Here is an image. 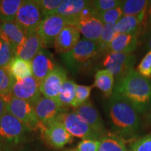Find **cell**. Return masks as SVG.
Here are the masks:
<instances>
[{"instance_id": "40", "label": "cell", "mask_w": 151, "mask_h": 151, "mask_svg": "<svg viewBox=\"0 0 151 151\" xmlns=\"http://www.w3.org/2000/svg\"><path fill=\"white\" fill-rule=\"evenodd\" d=\"M6 112V104L4 100L0 97V118Z\"/></svg>"}, {"instance_id": "36", "label": "cell", "mask_w": 151, "mask_h": 151, "mask_svg": "<svg viewBox=\"0 0 151 151\" xmlns=\"http://www.w3.org/2000/svg\"><path fill=\"white\" fill-rule=\"evenodd\" d=\"M136 71L145 78H151V50H149L143 57Z\"/></svg>"}, {"instance_id": "15", "label": "cell", "mask_w": 151, "mask_h": 151, "mask_svg": "<svg viewBox=\"0 0 151 151\" xmlns=\"http://www.w3.org/2000/svg\"><path fill=\"white\" fill-rule=\"evenodd\" d=\"M40 84L33 76L22 80L16 81L13 88L12 94L14 97L24 100L32 105L41 97Z\"/></svg>"}, {"instance_id": "37", "label": "cell", "mask_w": 151, "mask_h": 151, "mask_svg": "<svg viewBox=\"0 0 151 151\" xmlns=\"http://www.w3.org/2000/svg\"><path fill=\"white\" fill-rule=\"evenodd\" d=\"M131 151H151V132L134 141Z\"/></svg>"}, {"instance_id": "33", "label": "cell", "mask_w": 151, "mask_h": 151, "mask_svg": "<svg viewBox=\"0 0 151 151\" xmlns=\"http://www.w3.org/2000/svg\"><path fill=\"white\" fill-rule=\"evenodd\" d=\"M98 16L104 24H116V22L123 16V14H122V8L120 5L116 8L105 12L98 13Z\"/></svg>"}, {"instance_id": "13", "label": "cell", "mask_w": 151, "mask_h": 151, "mask_svg": "<svg viewBox=\"0 0 151 151\" xmlns=\"http://www.w3.org/2000/svg\"><path fill=\"white\" fill-rule=\"evenodd\" d=\"M32 106L36 116L41 124H46L52 121L60 113L66 111L57 100L44 96H41Z\"/></svg>"}, {"instance_id": "5", "label": "cell", "mask_w": 151, "mask_h": 151, "mask_svg": "<svg viewBox=\"0 0 151 151\" xmlns=\"http://www.w3.org/2000/svg\"><path fill=\"white\" fill-rule=\"evenodd\" d=\"M43 17L35 0H23L17 14L15 22L26 36L37 32Z\"/></svg>"}, {"instance_id": "6", "label": "cell", "mask_w": 151, "mask_h": 151, "mask_svg": "<svg viewBox=\"0 0 151 151\" xmlns=\"http://www.w3.org/2000/svg\"><path fill=\"white\" fill-rule=\"evenodd\" d=\"M57 121L63 124L65 129L73 137L83 139H98L101 135L94 131L86 122L81 120L74 111H63L55 119Z\"/></svg>"}, {"instance_id": "32", "label": "cell", "mask_w": 151, "mask_h": 151, "mask_svg": "<svg viewBox=\"0 0 151 151\" xmlns=\"http://www.w3.org/2000/svg\"><path fill=\"white\" fill-rule=\"evenodd\" d=\"M39 6L43 18L55 14L63 0H35Z\"/></svg>"}, {"instance_id": "18", "label": "cell", "mask_w": 151, "mask_h": 151, "mask_svg": "<svg viewBox=\"0 0 151 151\" xmlns=\"http://www.w3.org/2000/svg\"><path fill=\"white\" fill-rule=\"evenodd\" d=\"M1 26L2 33L0 39L10 43L14 50L23 44L27 36L15 21L1 22Z\"/></svg>"}, {"instance_id": "34", "label": "cell", "mask_w": 151, "mask_h": 151, "mask_svg": "<svg viewBox=\"0 0 151 151\" xmlns=\"http://www.w3.org/2000/svg\"><path fill=\"white\" fill-rule=\"evenodd\" d=\"M94 85L92 86H83L76 84V99L74 109L82 105L88 101Z\"/></svg>"}, {"instance_id": "41", "label": "cell", "mask_w": 151, "mask_h": 151, "mask_svg": "<svg viewBox=\"0 0 151 151\" xmlns=\"http://www.w3.org/2000/svg\"><path fill=\"white\" fill-rule=\"evenodd\" d=\"M6 71V69H4V68H0V90H1V85H2V82L4 78V76Z\"/></svg>"}, {"instance_id": "12", "label": "cell", "mask_w": 151, "mask_h": 151, "mask_svg": "<svg viewBox=\"0 0 151 151\" xmlns=\"http://www.w3.org/2000/svg\"><path fill=\"white\" fill-rule=\"evenodd\" d=\"M32 76L39 84L58 67L53 56L46 48H41L31 61Z\"/></svg>"}, {"instance_id": "11", "label": "cell", "mask_w": 151, "mask_h": 151, "mask_svg": "<svg viewBox=\"0 0 151 151\" xmlns=\"http://www.w3.org/2000/svg\"><path fill=\"white\" fill-rule=\"evenodd\" d=\"M67 24V19L58 14L43 18L37 31L40 37L42 48L53 45L55 39Z\"/></svg>"}, {"instance_id": "9", "label": "cell", "mask_w": 151, "mask_h": 151, "mask_svg": "<svg viewBox=\"0 0 151 151\" xmlns=\"http://www.w3.org/2000/svg\"><path fill=\"white\" fill-rule=\"evenodd\" d=\"M28 131L23 123L7 111L0 118V141L4 143L18 144Z\"/></svg>"}, {"instance_id": "10", "label": "cell", "mask_w": 151, "mask_h": 151, "mask_svg": "<svg viewBox=\"0 0 151 151\" xmlns=\"http://www.w3.org/2000/svg\"><path fill=\"white\" fill-rule=\"evenodd\" d=\"M6 111L23 123L30 131L39 129L40 122L33 106L28 101L14 97L6 103Z\"/></svg>"}, {"instance_id": "31", "label": "cell", "mask_w": 151, "mask_h": 151, "mask_svg": "<svg viewBox=\"0 0 151 151\" xmlns=\"http://www.w3.org/2000/svg\"><path fill=\"white\" fill-rule=\"evenodd\" d=\"M14 57V49L10 43L0 39V68L6 69Z\"/></svg>"}, {"instance_id": "38", "label": "cell", "mask_w": 151, "mask_h": 151, "mask_svg": "<svg viewBox=\"0 0 151 151\" xmlns=\"http://www.w3.org/2000/svg\"><path fill=\"white\" fill-rule=\"evenodd\" d=\"M99 146V140L98 139H83L75 149L77 151H98Z\"/></svg>"}, {"instance_id": "45", "label": "cell", "mask_w": 151, "mask_h": 151, "mask_svg": "<svg viewBox=\"0 0 151 151\" xmlns=\"http://www.w3.org/2000/svg\"><path fill=\"white\" fill-rule=\"evenodd\" d=\"M21 151H29V150H28L27 149H24V150H21Z\"/></svg>"}, {"instance_id": "42", "label": "cell", "mask_w": 151, "mask_h": 151, "mask_svg": "<svg viewBox=\"0 0 151 151\" xmlns=\"http://www.w3.org/2000/svg\"><path fill=\"white\" fill-rule=\"evenodd\" d=\"M148 48L149 50H151V37L148 41Z\"/></svg>"}, {"instance_id": "43", "label": "cell", "mask_w": 151, "mask_h": 151, "mask_svg": "<svg viewBox=\"0 0 151 151\" xmlns=\"http://www.w3.org/2000/svg\"><path fill=\"white\" fill-rule=\"evenodd\" d=\"M64 151H77L75 148H67L64 150Z\"/></svg>"}, {"instance_id": "2", "label": "cell", "mask_w": 151, "mask_h": 151, "mask_svg": "<svg viewBox=\"0 0 151 151\" xmlns=\"http://www.w3.org/2000/svg\"><path fill=\"white\" fill-rule=\"evenodd\" d=\"M113 92L127 100L138 112H143L151 100V78H145L134 69L117 81Z\"/></svg>"}, {"instance_id": "3", "label": "cell", "mask_w": 151, "mask_h": 151, "mask_svg": "<svg viewBox=\"0 0 151 151\" xmlns=\"http://www.w3.org/2000/svg\"><path fill=\"white\" fill-rule=\"evenodd\" d=\"M99 53L97 43L83 38L72 50L62 54V58L70 70L78 71L88 67Z\"/></svg>"}, {"instance_id": "21", "label": "cell", "mask_w": 151, "mask_h": 151, "mask_svg": "<svg viewBox=\"0 0 151 151\" xmlns=\"http://www.w3.org/2000/svg\"><path fill=\"white\" fill-rule=\"evenodd\" d=\"M146 14L136 16H122L116 24L115 29L118 34H140L141 28L146 24Z\"/></svg>"}, {"instance_id": "44", "label": "cell", "mask_w": 151, "mask_h": 151, "mask_svg": "<svg viewBox=\"0 0 151 151\" xmlns=\"http://www.w3.org/2000/svg\"><path fill=\"white\" fill-rule=\"evenodd\" d=\"M1 33H2V30H1V22H0V36H1Z\"/></svg>"}, {"instance_id": "26", "label": "cell", "mask_w": 151, "mask_h": 151, "mask_svg": "<svg viewBox=\"0 0 151 151\" xmlns=\"http://www.w3.org/2000/svg\"><path fill=\"white\" fill-rule=\"evenodd\" d=\"M98 151H131L128 150L123 139L116 134L106 133L99 139Z\"/></svg>"}, {"instance_id": "35", "label": "cell", "mask_w": 151, "mask_h": 151, "mask_svg": "<svg viewBox=\"0 0 151 151\" xmlns=\"http://www.w3.org/2000/svg\"><path fill=\"white\" fill-rule=\"evenodd\" d=\"M122 1L119 0H94L92 1L94 8L97 13H102L111 10L121 4Z\"/></svg>"}, {"instance_id": "7", "label": "cell", "mask_w": 151, "mask_h": 151, "mask_svg": "<svg viewBox=\"0 0 151 151\" xmlns=\"http://www.w3.org/2000/svg\"><path fill=\"white\" fill-rule=\"evenodd\" d=\"M39 129L43 141L54 149H61L73 141L70 133L56 120L46 124L39 123Z\"/></svg>"}, {"instance_id": "8", "label": "cell", "mask_w": 151, "mask_h": 151, "mask_svg": "<svg viewBox=\"0 0 151 151\" xmlns=\"http://www.w3.org/2000/svg\"><path fill=\"white\" fill-rule=\"evenodd\" d=\"M135 62L136 58L132 53L108 52L104 60L103 65L112 73L117 82L134 69Z\"/></svg>"}, {"instance_id": "20", "label": "cell", "mask_w": 151, "mask_h": 151, "mask_svg": "<svg viewBox=\"0 0 151 151\" xmlns=\"http://www.w3.org/2000/svg\"><path fill=\"white\" fill-rule=\"evenodd\" d=\"M138 37L136 34H118L111 43L109 52L132 53L137 46Z\"/></svg>"}, {"instance_id": "25", "label": "cell", "mask_w": 151, "mask_h": 151, "mask_svg": "<svg viewBox=\"0 0 151 151\" xmlns=\"http://www.w3.org/2000/svg\"><path fill=\"white\" fill-rule=\"evenodd\" d=\"M76 83L72 80L67 79L60 88L57 101L64 109L73 107L74 109Z\"/></svg>"}, {"instance_id": "29", "label": "cell", "mask_w": 151, "mask_h": 151, "mask_svg": "<svg viewBox=\"0 0 151 151\" xmlns=\"http://www.w3.org/2000/svg\"><path fill=\"white\" fill-rule=\"evenodd\" d=\"M118 35L115 29V24H106L104 25L102 32L97 42L99 53H108L111 43Z\"/></svg>"}, {"instance_id": "22", "label": "cell", "mask_w": 151, "mask_h": 151, "mask_svg": "<svg viewBox=\"0 0 151 151\" xmlns=\"http://www.w3.org/2000/svg\"><path fill=\"white\" fill-rule=\"evenodd\" d=\"M91 1L86 0H63L55 14L60 15L67 20L76 18L82 11L90 5Z\"/></svg>"}, {"instance_id": "24", "label": "cell", "mask_w": 151, "mask_h": 151, "mask_svg": "<svg viewBox=\"0 0 151 151\" xmlns=\"http://www.w3.org/2000/svg\"><path fill=\"white\" fill-rule=\"evenodd\" d=\"M94 86L101 90L104 97H110L115 88L114 76L106 69L97 71L94 76Z\"/></svg>"}, {"instance_id": "30", "label": "cell", "mask_w": 151, "mask_h": 151, "mask_svg": "<svg viewBox=\"0 0 151 151\" xmlns=\"http://www.w3.org/2000/svg\"><path fill=\"white\" fill-rule=\"evenodd\" d=\"M16 81V79L9 73L6 69L2 85H1V90H0V97L5 101L6 104L14 97L12 90Z\"/></svg>"}, {"instance_id": "27", "label": "cell", "mask_w": 151, "mask_h": 151, "mask_svg": "<svg viewBox=\"0 0 151 151\" xmlns=\"http://www.w3.org/2000/svg\"><path fill=\"white\" fill-rule=\"evenodd\" d=\"M23 0H0V22H14Z\"/></svg>"}, {"instance_id": "28", "label": "cell", "mask_w": 151, "mask_h": 151, "mask_svg": "<svg viewBox=\"0 0 151 151\" xmlns=\"http://www.w3.org/2000/svg\"><path fill=\"white\" fill-rule=\"evenodd\" d=\"M149 1L146 0H125L122 1L120 6L123 16H136L146 14Z\"/></svg>"}, {"instance_id": "39", "label": "cell", "mask_w": 151, "mask_h": 151, "mask_svg": "<svg viewBox=\"0 0 151 151\" xmlns=\"http://www.w3.org/2000/svg\"><path fill=\"white\" fill-rule=\"evenodd\" d=\"M146 25L150 27L151 26V1H149V4L147 9L146 11Z\"/></svg>"}, {"instance_id": "16", "label": "cell", "mask_w": 151, "mask_h": 151, "mask_svg": "<svg viewBox=\"0 0 151 151\" xmlns=\"http://www.w3.org/2000/svg\"><path fill=\"white\" fill-rule=\"evenodd\" d=\"M73 111L99 134L102 136L106 133L102 119L91 101L88 100L74 109Z\"/></svg>"}, {"instance_id": "1", "label": "cell", "mask_w": 151, "mask_h": 151, "mask_svg": "<svg viewBox=\"0 0 151 151\" xmlns=\"http://www.w3.org/2000/svg\"><path fill=\"white\" fill-rule=\"evenodd\" d=\"M110 121L116 135L122 139H132L140 125L139 112L123 97L113 92L108 104Z\"/></svg>"}, {"instance_id": "17", "label": "cell", "mask_w": 151, "mask_h": 151, "mask_svg": "<svg viewBox=\"0 0 151 151\" xmlns=\"http://www.w3.org/2000/svg\"><path fill=\"white\" fill-rule=\"evenodd\" d=\"M81 39V34L74 27L67 24L62 29L56 39L53 46L55 51L60 54H65L76 46Z\"/></svg>"}, {"instance_id": "19", "label": "cell", "mask_w": 151, "mask_h": 151, "mask_svg": "<svg viewBox=\"0 0 151 151\" xmlns=\"http://www.w3.org/2000/svg\"><path fill=\"white\" fill-rule=\"evenodd\" d=\"M42 48L41 41L37 32L27 37L25 41L21 46L14 50V56L31 62Z\"/></svg>"}, {"instance_id": "14", "label": "cell", "mask_w": 151, "mask_h": 151, "mask_svg": "<svg viewBox=\"0 0 151 151\" xmlns=\"http://www.w3.org/2000/svg\"><path fill=\"white\" fill-rule=\"evenodd\" d=\"M67 80V76L65 69L57 67L41 82L39 88L41 94L46 97L57 100L60 88Z\"/></svg>"}, {"instance_id": "4", "label": "cell", "mask_w": 151, "mask_h": 151, "mask_svg": "<svg viewBox=\"0 0 151 151\" xmlns=\"http://www.w3.org/2000/svg\"><path fill=\"white\" fill-rule=\"evenodd\" d=\"M67 24L74 27L84 39L94 42L99 40L104 25L98 16L92 1L90 5L83 9L78 16L67 20Z\"/></svg>"}, {"instance_id": "23", "label": "cell", "mask_w": 151, "mask_h": 151, "mask_svg": "<svg viewBox=\"0 0 151 151\" xmlns=\"http://www.w3.org/2000/svg\"><path fill=\"white\" fill-rule=\"evenodd\" d=\"M7 71L16 81H20L32 76L31 62L14 56L6 68Z\"/></svg>"}]
</instances>
